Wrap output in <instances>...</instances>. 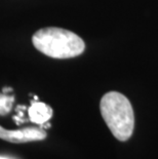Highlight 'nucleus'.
Listing matches in <instances>:
<instances>
[{"mask_svg": "<svg viewBox=\"0 0 158 159\" xmlns=\"http://www.w3.org/2000/svg\"><path fill=\"white\" fill-rule=\"evenodd\" d=\"M37 50L53 59H70L84 52V41L69 30L56 27L38 30L32 37Z\"/></svg>", "mask_w": 158, "mask_h": 159, "instance_id": "1", "label": "nucleus"}, {"mask_svg": "<svg viewBox=\"0 0 158 159\" xmlns=\"http://www.w3.org/2000/svg\"><path fill=\"white\" fill-rule=\"evenodd\" d=\"M101 114L107 126L117 140L125 142L132 137L134 115L129 99L117 91H110L100 103Z\"/></svg>", "mask_w": 158, "mask_h": 159, "instance_id": "2", "label": "nucleus"}, {"mask_svg": "<svg viewBox=\"0 0 158 159\" xmlns=\"http://www.w3.org/2000/svg\"><path fill=\"white\" fill-rule=\"evenodd\" d=\"M46 138L44 128L41 127H26L18 130H8L0 126V139L9 143L22 144L34 141H42Z\"/></svg>", "mask_w": 158, "mask_h": 159, "instance_id": "3", "label": "nucleus"}, {"mask_svg": "<svg viewBox=\"0 0 158 159\" xmlns=\"http://www.w3.org/2000/svg\"><path fill=\"white\" fill-rule=\"evenodd\" d=\"M29 119L33 123L43 125L45 124L52 116V109L44 103L32 102L31 107L28 109Z\"/></svg>", "mask_w": 158, "mask_h": 159, "instance_id": "4", "label": "nucleus"}, {"mask_svg": "<svg viewBox=\"0 0 158 159\" xmlns=\"http://www.w3.org/2000/svg\"><path fill=\"white\" fill-rule=\"evenodd\" d=\"M13 102H15L13 96H8L4 93H0V115H6L11 112Z\"/></svg>", "mask_w": 158, "mask_h": 159, "instance_id": "5", "label": "nucleus"}, {"mask_svg": "<svg viewBox=\"0 0 158 159\" xmlns=\"http://www.w3.org/2000/svg\"><path fill=\"white\" fill-rule=\"evenodd\" d=\"M0 159H11V158H7V157H3V156H0Z\"/></svg>", "mask_w": 158, "mask_h": 159, "instance_id": "6", "label": "nucleus"}]
</instances>
